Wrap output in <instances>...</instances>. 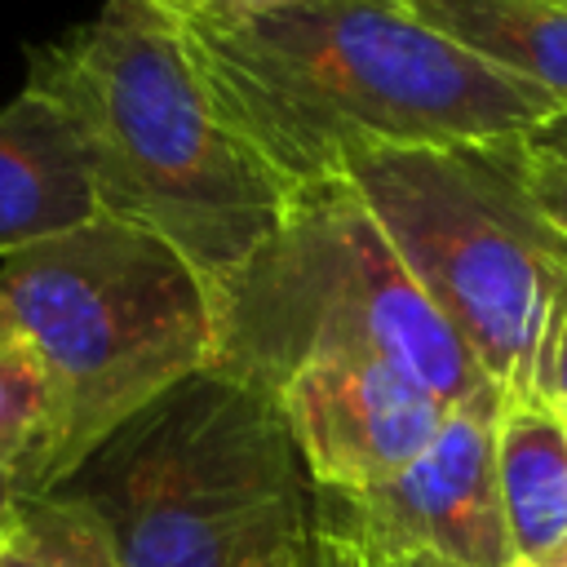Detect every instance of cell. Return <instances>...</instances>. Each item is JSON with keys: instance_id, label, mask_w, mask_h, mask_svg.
<instances>
[{"instance_id": "3957f363", "label": "cell", "mask_w": 567, "mask_h": 567, "mask_svg": "<svg viewBox=\"0 0 567 567\" xmlns=\"http://www.w3.org/2000/svg\"><path fill=\"white\" fill-rule=\"evenodd\" d=\"M0 301L49 390L44 492L124 421L213 368V292L159 235L89 217L0 257Z\"/></svg>"}, {"instance_id": "9a60e30c", "label": "cell", "mask_w": 567, "mask_h": 567, "mask_svg": "<svg viewBox=\"0 0 567 567\" xmlns=\"http://www.w3.org/2000/svg\"><path fill=\"white\" fill-rule=\"evenodd\" d=\"M292 567H447V563H439V558H368V554H354V549L332 545V540L310 532L301 540Z\"/></svg>"}, {"instance_id": "6da1fadb", "label": "cell", "mask_w": 567, "mask_h": 567, "mask_svg": "<svg viewBox=\"0 0 567 567\" xmlns=\"http://www.w3.org/2000/svg\"><path fill=\"white\" fill-rule=\"evenodd\" d=\"M177 31L217 115L288 190L359 155L532 137L563 115L403 0H301Z\"/></svg>"}, {"instance_id": "8992f818", "label": "cell", "mask_w": 567, "mask_h": 567, "mask_svg": "<svg viewBox=\"0 0 567 567\" xmlns=\"http://www.w3.org/2000/svg\"><path fill=\"white\" fill-rule=\"evenodd\" d=\"M346 177L501 403L540 399L567 230L536 190L527 137L377 151Z\"/></svg>"}, {"instance_id": "4fadbf2b", "label": "cell", "mask_w": 567, "mask_h": 567, "mask_svg": "<svg viewBox=\"0 0 567 567\" xmlns=\"http://www.w3.org/2000/svg\"><path fill=\"white\" fill-rule=\"evenodd\" d=\"M0 567H120V558L80 501L44 492L0 518Z\"/></svg>"}, {"instance_id": "2e32d148", "label": "cell", "mask_w": 567, "mask_h": 567, "mask_svg": "<svg viewBox=\"0 0 567 567\" xmlns=\"http://www.w3.org/2000/svg\"><path fill=\"white\" fill-rule=\"evenodd\" d=\"M540 399L567 421V301L549 332V350H545V368H540Z\"/></svg>"}, {"instance_id": "5bb4252c", "label": "cell", "mask_w": 567, "mask_h": 567, "mask_svg": "<svg viewBox=\"0 0 567 567\" xmlns=\"http://www.w3.org/2000/svg\"><path fill=\"white\" fill-rule=\"evenodd\" d=\"M146 4L168 13L182 27H213V22H239L252 13L284 9V4H301V0H146Z\"/></svg>"}, {"instance_id": "e0dca14e", "label": "cell", "mask_w": 567, "mask_h": 567, "mask_svg": "<svg viewBox=\"0 0 567 567\" xmlns=\"http://www.w3.org/2000/svg\"><path fill=\"white\" fill-rule=\"evenodd\" d=\"M532 177H536V190L545 199V208L558 217V226L567 230V164H554V159H540L532 151Z\"/></svg>"}, {"instance_id": "ac0fdd59", "label": "cell", "mask_w": 567, "mask_h": 567, "mask_svg": "<svg viewBox=\"0 0 567 567\" xmlns=\"http://www.w3.org/2000/svg\"><path fill=\"white\" fill-rule=\"evenodd\" d=\"M527 146H532L540 159L567 164V111H563V115H554L549 124H540V128L527 137Z\"/></svg>"}, {"instance_id": "30bf717a", "label": "cell", "mask_w": 567, "mask_h": 567, "mask_svg": "<svg viewBox=\"0 0 567 567\" xmlns=\"http://www.w3.org/2000/svg\"><path fill=\"white\" fill-rule=\"evenodd\" d=\"M496 496L518 563L567 549V421L545 399L496 408Z\"/></svg>"}, {"instance_id": "8fae6325", "label": "cell", "mask_w": 567, "mask_h": 567, "mask_svg": "<svg viewBox=\"0 0 567 567\" xmlns=\"http://www.w3.org/2000/svg\"><path fill=\"white\" fill-rule=\"evenodd\" d=\"M421 22L567 111V0H403Z\"/></svg>"}, {"instance_id": "ba28073f", "label": "cell", "mask_w": 567, "mask_h": 567, "mask_svg": "<svg viewBox=\"0 0 567 567\" xmlns=\"http://www.w3.org/2000/svg\"><path fill=\"white\" fill-rule=\"evenodd\" d=\"M310 487L359 492L412 465L447 421V403L385 359H323L275 394Z\"/></svg>"}, {"instance_id": "7a4b0ae2", "label": "cell", "mask_w": 567, "mask_h": 567, "mask_svg": "<svg viewBox=\"0 0 567 567\" xmlns=\"http://www.w3.org/2000/svg\"><path fill=\"white\" fill-rule=\"evenodd\" d=\"M22 93L66 124L97 213L173 244L208 288L275 230L288 186L217 115L177 22L146 0H106L31 44Z\"/></svg>"}, {"instance_id": "d6986e66", "label": "cell", "mask_w": 567, "mask_h": 567, "mask_svg": "<svg viewBox=\"0 0 567 567\" xmlns=\"http://www.w3.org/2000/svg\"><path fill=\"white\" fill-rule=\"evenodd\" d=\"M514 567H567V549H558L549 558H536V563H514Z\"/></svg>"}, {"instance_id": "9c48e42d", "label": "cell", "mask_w": 567, "mask_h": 567, "mask_svg": "<svg viewBox=\"0 0 567 567\" xmlns=\"http://www.w3.org/2000/svg\"><path fill=\"white\" fill-rule=\"evenodd\" d=\"M97 217L84 159L49 102L18 93L0 106V257Z\"/></svg>"}, {"instance_id": "5b68a950", "label": "cell", "mask_w": 567, "mask_h": 567, "mask_svg": "<svg viewBox=\"0 0 567 567\" xmlns=\"http://www.w3.org/2000/svg\"><path fill=\"white\" fill-rule=\"evenodd\" d=\"M208 292L213 372L270 399L323 359H385L447 408L501 399L346 173L292 186L275 230Z\"/></svg>"}, {"instance_id": "52a82bcc", "label": "cell", "mask_w": 567, "mask_h": 567, "mask_svg": "<svg viewBox=\"0 0 567 567\" xmlns=\"http://www.w3.org/2000/svg\"><path fill=\"white\" fill-rule=\"evenodd\" d=\"M501 399L452 408L430 447L394 478L310 501V532L368 558H439L447 567H514L492 461Z\"/></svg>"}, {"instance_id": "7c38bea8", "label": "cell", "mask_w": 567, "mask_h": 567, "mask_svg": "<svg viewBox=\"0 0 567 567\" xmlns=\"http://www.w3.org/2000/svg\"><path fill=\"white\" fill-rule=\"evenodd\" d=\"M44 465L49 390L35 354L13 332L0 341V518L27 496H44Z\"/></svg>"}, {"instance_id": "ffe728a7", "label": "cell", "mask_w": 567, "mask_h": 567, "mask_svg": "<svg viewBox=\"0 0 567 567\" xmlns=\"http://www.w3.org/2000/svg\"><path fill=\"white\" fill-rule=\"evenodd\" d=\"M4 337H13V323H9V310H4V301H0V341Z\"/></svg>"}, {"instance_id": "277c9868", "label": "cell", "mask_w": 567, "mask_h": 567, "mask_svg": "<svg viewBox=\"0 0 567 567\" xmlns=\"http://www.w3.org/2000/svg\"><path fill=\"white\" fill-rule=\"evenodd\" d=\"M53 492L102 523L120 567H292L315 501L279 403L213 368L124 421Z\"/></svg>"}]
</instances>
